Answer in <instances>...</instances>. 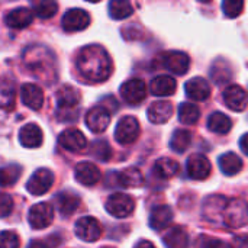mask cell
Masks as SVG:
<instances>
[{"label": "cell", "mask_w": 248, "mask_h": 248, "mask_svg": "<svg viewBox=\"0 0 248 248\" xmlns=\"http://www.w3.org/2000/svg\"><path fill=\"white\" fill-rule=\"evenodd\" d=\"M77 68L86 80L100 83L109 78L112 73V60L108 51L100 45H89L78 52Z\"/></svg>", "instance_id": "cell-1"}, {"label": "cell", "mask_w": 248, "mask_h": 248, "mask_svg": "<svg viewBox=\"0 0 248 248\" xmlns=\"http://www.w3.org/2000/svg\"><path fill=\"white\" fill-rule=\"evenodd\" d=\"M23 62L32 76L38 77L42 83L51 86L57 81V61L48 48L42 45L28 46L23 52Z\"/></svg>", "instance_id": "cell-2"}, {"label": "cell", "mask_w": 248, "mask_h": 248, "mask_svg": "<svg viewBox=\"0 0 248 248\" xmlns=\"http://www.w3.org/2000/svg\"><path fill=\"white\" fill-rule=\"evenodd\" d=\"M222 224L228 228H243L248 224V203L243 199L228 201L224 215Z\"/></svg>", "instance_id": "cell-3"}, {"label": "cell", "mask_w": 248, "mask_h": 248, "mask_svg": "<svg viewBox=\"0 0 248 248\" xmlns=\"http://www.w3.org/2000/svg\"><path fill=\"white\" fill-rule=\"evenodd\" d=\"M106 211L115 218H126L129 217L135 209L134 198L126 193H113L106 201Z\"/></svg>", "instance_id": "cell-4"}, {"label": "cell", "mask_w": 248, "mask_h": 248, "mask_svg": "<svg viewBox=\"0 0 248 248\" xmlns=\"http://www.w3.org/2000/svg\"><path fill=\"white\" fill-rule=\"evenodd\" d=\"M140 137V124L137 118L134 116H125L122 118L115 129V140L121 145H129L134 144Z\"/></svg>", "instance_id": "cell-5"}, {"label": "cell", "mask_w": 248, "mask_h": 248, "mask_svg": "<svg viewBox=\"0 0 248 248\" xmlns=\"http://www.w3.org/2000/svg\"><path fill=\"white\" fill-rule=\"evenodd\" d=\"M28 221L33 230H44L54 221V208L48 202H41L29 209Z\"/></svg>", "instance_id": "cell-6"}, {"label": "cell", "mask_w": 248, "mask_h": 248, "mask_svg": "<svg viewBox=\"0 0 248 248\" xmlns=\"http://www.w3.org/2000/svg\"><path fill=\"white\" fill-rule=\"evenodd\" d=\"M54 185V173L48 169L36 170L26 183V189L33 196L45 195Z\"/></svg>", "instance_id": "cell-7"}, {"label": "cell", "mask_w": 248, "mask_h": 248, "mask_svg": "<svg viewBox=\"0 0 248 248\" xmlns=\"http://www.w3.org/2000/svg\"><path fill=\"white\" fill-rule=\"evenodd\" d=\"M76 235L84 243H94L102 235V227L99 221L93 217H83L76 222Z\"/></svg>", "instance_id": "cell-8"}, {"label": "cell", "mask_w": 248, "mask_h": 248, "mask_svg": "<svg viewBox=\"0 0 248 248\" xmlns=\"http://www.w3.org/2000/svg\"><path fill=\"white\" fill-rule=\"evenodd\" d=\"M121 96L129 105H140L147 96V86L140 78H131L122 84Z\"/></svg>", "instance_id": "cell-9"}, {"label": "cell", "mask_w": 248, "mask_h": 248, "mask_svg": "<svg viewBox=\"0 0 248 248\" xmlns=\"http://www.w3.org/2000/svg\"><path fill=\"white\" fill-rule=\"evenodd\" d=\"M92 19L90 15L83 10V9H71L68 10L61 20L62 28L67 32H77V31H83L90 25Z\"/></svg>", "instance_id": "cell-10"}, {"label": "cell", "mask_w": 248, "mask_h": 248, "mask_svg": "<svg viewBox=\"0 0 248 248\" xmlns=\"http://www.w3.org/2000/svg\"><path fill=\"white\" fill-rule=\"evenodd\" d=\"M187 176L193 180H205L211 174V163L202 154H193L186 163Z\"/></svg>", "instance_id": "cell-11"}, {"label": "cell", "mask_w": 248, "mask_h": 248, "mask_svg": "<svg viewBox=\"0 0 248 248\" xmlns=\"http://www.w3.org/2000/svg\"><path fill=\"white\" fill-rule=\"evenodd\" d=\"M58 142L62 148H65L67 151H71V153H80L87 147L86 137L81 134V131H78L76 128L62 131L58 137Z\"/></svg>", "instance_id": "cell-12"}, {"label": "cell", "mask_w": 248, "mask_h": 248, "mask_svg": "<svg viewBox=\"0 0 248 248\" xmlns=\"http://www.w3.org/2000/svg\"><path fill=\"white\" fill-rule=\"evenodd\" d=\"M110 124V113L106 108L96 106L86 113V125L92 132L100 134Z\"/></svg>", "instance_id": "cell-13"}, {"label": "cell", "mask_w": 248, "mask_h": 248, "mask_svg": "<svg viewBox=\"0 0 248 248\" xmlns=\"http://www.w3.org/2000/svg\"><path fill=\"white\" fill-rule=\"evenodd\" d=\"M227 203H228L227 198H224L221 195L209 196L203 203V209H202L203 218L211 222H221Z\"/></svg>", "instance_id": "cell-14"}, {"label": "cell", "mask_w": 248, "mask_h": 248, "mask_svg": "<svg viewBox=\"0 0 248 248\" xmlns=\"http://www.w3.org/2000/svg\"><path fill=\"white\" fill-rule=\"evenodd\" d=\"M224 102L225 105L235 110V112H243L246 108L248 106V94L247 92L237 86V84H232V86H228L225 90H224Z\"/></svg>", "instance_id": "cell-15"}, {"label": "cell", "mask_w": 248, "mask_h": 248, "mask_svg": "<svg viewBox=\"0 0 248 248\" xmlns=\"http://www.w3.org/2000/svg\"><path fill=\"white\" fill-rule=\"evenodd\" d=\"M164 67L169 71H171L173 74L183 76L187 73V70L190 67V58L187 54H185L182 51L167 52V54H164Z\"/></svg>", "instance_id": "cell-16"}, {"label": "cell", "mask_w": 248, "mask_h": 248, "mask_svg": "<svg viewBox=\"0 0 248 248\" xmlns=\"http://www.w3.org/2000/svg\"><path fill=\"white\" fill-rule=\"evenodd\" d=\"M174 113V108L171 105V102L169 100H157L154 102L150 108H148V119L155 124V125H161L166 124Z\"/></svg>", "instance_id": "cell-17"}, {"label": "cell", "mask_w": 248, "mask_h": 248, "mask_svg": "<svg viewBox=\"0 0 248 248\" xmlns=\"http://www.w3.org/2000/svg\"><path fill=\"white\" fill-rule=\"evenodd\" d=\"M74 176L83 186H93L100 180V170L90 161H81L76 166Z\"/></svg>", "instance_id": "cell-18"}, {"label": "cell", "mask_w": 248, "mask_h": 248, "mask_svg": "<svg viewBox=\"0 0 248 248\" xmlns=\"http://www.w3.org/2000/svg\"><path fill=\"white\" fill-rule=\"evenodd\" d=\"M20 97L25 106H28L29 109L38 110L42 108L44 105V92L39 86L32 84V83H26L22 86L20 89Z\"/></svg>", "instance_id": "cell-19"}, {"label": "cell", "mask_w": 248, "mask_h": 248, "mask_svg": "<svg viewBox=\"0 0 248 248\" xmlns=\"http://www.w3.org/2000/svg\"><path fill=\"white\" fill-rule=\"evenodd\" d=\"M19 141L26 148H38L44 141L42 129L36 124H26L19 132Z\"/></svg>", "instance_id": "cell-20"}, {"label": "cell", "mask_w": 248, "mask_h": 248, "mask_svg": "<svg viewBox=\"0 0 248 248\" xmlns=\"http://www.w3.org/2000/svg\"><path fill=\"white\" fill-rule=\"evenodd\" d=\"M185 92L192 100H206L211 94V86L205 78L193 77L186 83Z\"/></svg>", "instance_id": "cell-21"}, {"label": "cell", "mask_w": 248, "mask_h": 248, "mask_svg": "<svg viewBox=\"0 0 248 248\" xmlns=\"http://www.w3.org/2000/svg\"><path fill=\"white\" fill-rule=\"evenodd\" d=\"M80 97H81L80 92L76 87L70 84H64L57 92L58 109H76L77 105L80 103Z\"/></svg>", "instance_id": "cell-22"}, {"label": "cell", "mask_w": 248, "mask_h": 248, "mask_svg": "<svg viewBox=\"0 0 248 248\" xmlns=\"http://www.w3.org/2000/svg\"><path fill=\"white\" fill-rule=\"evenodd\" d=\"M32 20H33V13L26 7H17V9L10 10L4 19L6 25L9 28H13V29L26 28L28 25L32 23Z\"/></svg>", "instance_id": "cell-23"}, {"label": "cell", "mask_w": 248, "mask_h": 248, "mask_svg": "<svg viewBox=\"0 0 248 248\" xmlns=\"http://www.w3.org/2000/svg\"><path fill=\"white\" fill-rule=\"evenodd\" d=\"M173 221V211L170 206H166V205H160V206H155L153 211H151V215H150V227L155 231H160L163 228H166L169 224H171Z\"/></svg>", "instance_id": "cell-24"}, {"label": "cell", "mask_w": 248, "mask_h": 248, "mask_svg": "<svg viewBox=\"0 0 248 248\" xmlns=\"http://www.w3.org/2000/svg\"><path fill=\"white\" fill-rule=\"evenodd\" d=\"M176 80L171 76H157L150 84V90L154 96H171L176 92Z\"/></svg>", "instance_id": "cell-25"}, {"label": "cell", "mask_w": 248, "mask_h": 248, "mask_svg": "<svg viewBox=\"0 0 248 248\" xmlns=\"http://www.w3.org/2000/svg\"><path fill=\"white\" fill-rule=\"evenodd\" d=\"M80 206V198L73 192H61L57 196V208L62 217L73 215Z\"/></svg>", "instance_id": "cell-26"}, {"label": "cell", "mask_w": 248, "mask_h": 248, "mask_svg": "<svg viewBox=\"0 0 248 248\" xmlns=\"http://www.w3.org/2000/svg\"><path fill=\"white\" fill-rule=\"evenodd\" d=\"M179 173V163L171 160V158H158L154 163V174L158 176L160 179H171Z\"/></svg>", "instance_id": "cell-27"}, {"label": "cell", "mask_w": 248, "mask_h": 248, "mask_svg": "<svg viewBox=\"0 0 248 248\" xmlns=\"http://www.w3.org/2000/svg\"><path fill=\"white\" fill-rule=\"evenodd\" d=\"M118 183L122 187H140L144 185V177L138 169L128 167L118 173Z\"/></svg>", "instance_id": "cell-28"}, {"label": "cell", "mask_w": 248, "mask_h": 248, "mask_svg": "<svg viewBox=\"0 0 248 248\" xmlns=\"http://www.w3.org/2000/svg\"><path fill=\"white\" fill-rule=\"evenodd\" d=\"M219 167H221V170H222L224 174H227V176H235L243 169V160L235 153H225L219 158Z\"/></svg>", "instance_id": "cell-29"}, {"label": "cell", "mask_w": 248, "mask_h": 248, "mask_svg": "<svg viewBox=\"0 0 248 248\" xmlns=\"http://www.w3.org/2000/svg\"><path fill=\"white\" fill-rule=\"evenodd\" d=\"M208 128L215 134H228L232 128V122L225 113L214 112L208 118Z\"/></svg>", "instance_id": "cell-30"}, {"label": "cell", "mask_w": 248, "mask_h": 248, "mask_svg": "<svg viewBox=\"0 0 248 248\" xmlns=\"http://www.w3.org/2000/svg\"><path fill=\"white\" fill-rule=\"evenodd\" d=\"M31 6L35 16L41 19L52 17L58 12V3L55 0H31Z\"/></svg>", "instance_id": "cell-31"}, {"label": "cell", "mask_w": 248, "mask_h": 248, "mask_svg": "<svg viewBox=\"0 0 248 248\" xmlns=\"http://www.w3.org/2000/svg\"><path fill=\"white\" fill-rule=\"evenodd\" d=\"M164 244L167 247H186L189 244V235L182 227H173L164 235Z\"/></svg>", "instance_id": "cell-32"}, {"label": "cell", "mask_w": 248, "mask_h": 248, "mask_svg": "<svg viewBox=\"0 0 248 248\" xmlns=\"http://www.w3.org/2000/svg\"><path fill=\"white\" fill-rule=\"evenodd\" d=\"M134 12V7L129 0H112L109 3V15L112 19L122 20L131 16Z\"/></svg>", "instance_id": "cell-33"}, {"label": "cell", "mask_w": 248, "mask_h": 248, "mask_svg": "<svg viewBox=\"0 0 248 248\" xmlns=\"http://www.w3.org/2000/svg\"><path fill=\"white\" fill-rule=\"evenodd\" d=\"M192 144V134L187 129H176L171 140H170V147L176 153H185Z\"/></svg>", "instance_id": "cell-34"}, {"label": "cell", "mask_w": 248, "mask_h": 248, "mask_svg": "<svg viewBox=\"0 0 248 248\" xmlns=\"http://www.w3.org/2000/svg\"><path fill=\"white\" fill-rule=\"evenodd\" d=\"M201 118V110L196 105L193 103H182L179 106V119L182 124L186 125H193L198 122Z\"/></svg>", "instance_id": "cell-35"}, {"label": "cell", "mask_w": 248, "mask_h": 248, "mask_svg": "<svg viewBox=\"0 0 248 248\" xmlns=\"http://www.w3.org/2000/svg\"><path fill=\"white\" fill-rule=\"evenodd\" d=\"M20 174H22V167L17 166V164L3 167V170H1V185L4 187L10 186V185H15L17 182V179L20 177Z\"/></svg>", "instance_id": "cell-36"}, {"label": "cell", "mask_w": 248, "mask_h": 248, "mask_svg": "<svg viewBox=\"0 0 248 248\" xmlns=\"http://www.w3.org/2000/svg\"><path fill=\"white\" fill-rule=\"evenodd\" d=\"M1 106L6 110H10L15 106V86L6 80H3L1 84Z\"/></svg>", "instance_id": "cell-37"}, {"label": "cell", "mask_w": 248, "mask_h": 248, "mask_svg": "<svg viewBox=\"0 0 248 248\" xmlns=\"http://www.w3.org/2000/svg\"><path fill=\"white\" fill-rule=\"evenodd\" d=\"M222 10L228 17H237L244 10V0H224Z\"/></svg>", "instance_id": "cell-38"}, {"label": "cell", "mask_w": 248, "mask_h": 248, "mask_svg": "<svg viewBox=\"0 0 248 248\" xmlns=\"http://www.w3.org/2000/svg\"><path fill=\"white\" fill-rule=\"evenodd\" d=\"M92 153L102 161H106L110 157V148H109L108 142H105V141H96L92 148Z\"/></svg>", "instance_id": "cell-39"}, {"label": "cell", "mask_w": 248, "mask_h": 248, "mask_svg": "<svg viewBox=\"0 0 248 248\" xmlns=\"http://www.w3.org/2000/svg\"><path fill=\"white\" fill-rule=\"evenodd\" d=\"M1 246L4 248L19 247V238L16 232L12 231H3L1 232Z\"/></svg>", "instance_id": "cell-40"}, {"label": "cell", "mask_w": 248, "mask_h": 248, "mask_svg": "<svg viewBox=\"0 0 248 248\" xmlns=\"http://www.w3.org/2000/svg\"><path fill=\"white\" fill-rule=\"evenodd\" d=\"M0 201H1L0 202V212H1V217L6 218L12 212V209H13V201H12V198L7 193H3Z\"/></svg>", "instance_id": "cell-41"}, {"label": "cell", "mask_w": 248, "mask_h": 248, "mask_svg": "<svg viewBox=\"0 0 248 248\" xmlns=\"http://www.w3.org/2000/svg\"><path fill=\"white\" fill-rule=\"evenodd\" d=\"M240 145H241V150L244 151V154L248 155V134L243 135L241 140H240Z\"/></svg>", "instance_id": "cell-42"}, {"label": "cell", "mask_w": 248, "mask_h": 248, "mask_svg": "<svg viewBox=\"0 0 248 248\" xmlns=\"http://www.w3.org/2000/svg\"><path fill=\"white\" fill-rule=\"evenodd\" d=\"M234 244L235 246H241V247H248V235H240V237H237V240H235Z\"/></svg>", "instance_id": "cell-43"}, {"label": "cell", "mask_w": 248, "mask_h": 248, "mask_svg": "<svg viewBox=\"0 0 248 248\" xmlns=\"http://www.w3.org/2000/svg\"><path fill=\"white\" fill-rule=\"evenodd\" d=\"M137 246H148V247H153V244H151V243H138Z\"/></svg>", "instance_id": "cell-44"}, {"label": "cell", "mask_w": 248, "mask_h": 248, "mask_svg": "<svg viewBox=\"0 0 248 248\" xmlns=\"http://www.w3.org/2000/svg\"><path fill=\"white\" fill-rule=\"evenodd\" d=\"M86 1H92V3H97V1H100V0H86Z\"/></svg>", "instance_id": "cell-45"}, {"label": "cell", "mask_w": 248, "mask_h": 248, "mask_svg": "<svg viewBox=\"0 0 248 248\" xmlns=\"http://www.w3.org/2000/svg\"><path fill=\"white\" fill-rule=\"evenodd\" d=\"M199 1H202V3H208V1H211V0H199Z\"/></svg>", "instance_id": "cell-46"}]
</instances>
